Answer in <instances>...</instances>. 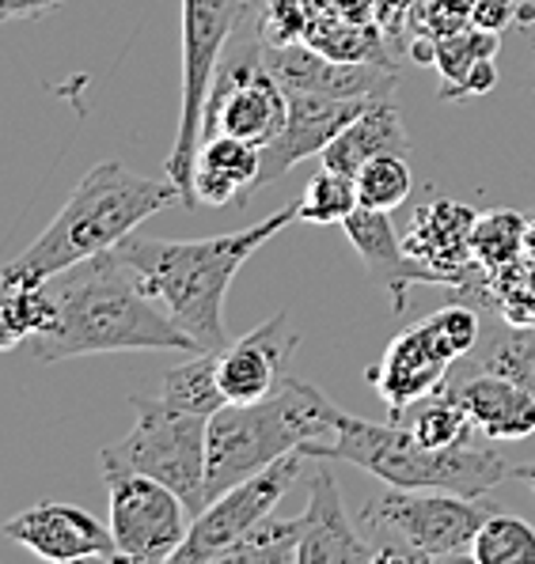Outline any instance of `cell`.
<instances>
[{"label":"cell","mask_w":535,"mask_h":564,"mask_svg":"<svg viewBox=\"0 0 535 564\" xmlns=\"http://www.w3.org/2000/svg\"><path fill=\"white\" fill-rule=\"evenodd\" d=\"M46 289L54 296V323L28 341L42 364L133 349L205 352L115 250L50 276Z\"/></svg>","instance_id":"1"},{"label":"cell","mask_w":535,"mask_h":564,"mask_svg":"<svg viewBox=\"0 0 535 564\" xmlns=\"http://www.w3.org/2000/svg\"><path fill=\"white\" fill-rule=\"evenodd\" d=\"M171 205H183V189L171 175L152 178L118 160L95 163L88 175L76 182L50 228L0 269V292L46 284L50 276L88 262L103 250H115L126 236H133L137 224Z\"/></svg>","instance_id":"2"},{"label":"cell","mask_w":535,"mask_h":564,"mask_svg":"<svg viewBox=\"0 0 535 564\" xmlns=\"http://www.w3.org/2000/svg\"><path fill=\"white\" fill-rule=\"evenodd\" d=\"M297 220V205L258 220L255 228L228 231L210 239H145L126 236L115 254L145 281V289L175 315V323L202 349L221 352L228 345L224 296L232 281L278 231Z\"/></svg>","instance_id":"3"},{"label":"cell","mask_w":535,"mask_h":564,"mask_svg":"<svg viewBox=\"0 0 535 564\" xmlns=\"http://www.w3.org/2000/svg\"><path fill=\"white\" fill-rule=\"evenodd\" d=\"M339 413L315 383L289 376L263 402L221 405L205 429V508L289 451H304L312 458L315 447L334 440Z\"/></svg>","instance_id":"4"},{"label":"cell","mask_w":535,"mask_h":564,"mask_svg":"<svg viewBox=\"0 0 535 564\" xmlns=\"http://www.w3.org/2000/svg\"><path fill=\"white\" fill-rule=\"evenodd\" d=\"M312 458H339L368 470L392 489H445L460 497H486L509 477L505 455L494 440L482 447H426L403 421L373 424L342 410L334 440L312 451Z\"/></svg>","instance_id":"5"},{"label":"cell","mask_w":535,"mask_h":564,"mask_svg":"<svg viewBox=\"0 0 535 564\" xmlns=\"http://www.w3.org/2000/svg\"><path fill=\"white\" fill-rule=\"evenodd\" d=\"M494 508L482 497L445 489H392L361 511V534L376 561H452L471 557V545Z\"/></svg>","instance_id":"6"},{"label":"cell","mask_w":535,"mask_h":564,"mask_svg":"<svg viewBox=\"0 0 535 564\" xmlns=\"http://www.w3.org/2000/svg\"><path fill=\"white\" fill-rule=\"evenodd\" d=\"M482 337L479 311L463 303H448L437 315L403 329L376 368H368V383L387 405V421H399L418 398L445 387L448 371L468 360Z\"/></svg>","instance_id":"7"},{"label":"cell","mask_w":535,"mask_h":564,"mask_svg":"<svg viewBox=\"0 0 535 564\" xmlns=\"http://www.w3.org/2000/svg\"><path fill=\"white\" fill-rule=\"evenodd\" d=\"M258 0H183V107L171 155L163 163L175 186L183 189V205L190 208V178H194V155L202 144L205 102L224 61V50L244 28Z\"/></svg>","instance_id":"8"},{"label":"cell","mask_w":535,"mask_h":564,"mask_svg":"<svg viewBox=\"0 0 535 564\" xmlns=\"http://www.w3.org/2000/svg\"><path fill=\"white\" fill-rule=\"evenodd\" d=\"M129 405L137 410L133 429L126 432L118 444H103L99 455L115 458L157 477L168 489L183 497L190 519L205 511V429L210 416L175 413L160 402V398L129 394Z\"/></svg>","instance_id":"9"},{"label":"cell","mask_w":535,"mask_h":564,"mask_svg":"<svg viewBox=\"0 0 535 564\" xmlns=\"http://www.w3.org/2000/svg\"><path fill=\"white\" fill-rule=\"evenodd\" d=\"M285 118H289V91L266 68L263 31H258L255 15H247L244 28L236 31V39L224 50L210 102H205L202 137L232 133L239 141L266 149L281 133Z\"/></svg>","instance_id":"10"},{"label":"cell","mask_w":535,"mask_h":564,"mask_svg":"<svg viewBox=\"0 0 535 564\" xmlns=\"http://www.w3.org/2000/svg\"><path fill=\"white\" fill-rule=\"evenodd\" d=\"M103 485L110 497V534H115L118 557L137 564L171 561L190 531V511L175 489L157 477L129 470V466L103 458Z\"/></svg>","instance_id":"11"},{"label":"cell","mask_w":535,"mask_h":564,"mask_svg":"<svg viewBox=\"0 0 535 564\" xmlns=\"http://www.w3.org/2000/svg\"><path fill=\"white\" fill-rule=\"evenodd\" d=\"M304 458H308L304 451H289V455H281L266 470H258L255 477H247V481L232 485L228 492H221L202 516L190 519V531L183 538V545L175 550V557H171V564L224 561V553L232 545H239L266 516H274V508L285 500V492L300 481Z\"/></svg>","instance_id":"12"},{"label":"cell","mask_w":535,"mask_h":564,"mask_svg":"<svg viewBox=\"0 0 535 564\" xmlns=\"http://www.w3.org/2000/svg\"><path fill=\"white\" fill-rule=\"evenodd\" d=\"M263 57L285 91H312L331 95V99H392V91L399 88V65L334 61L312 50L308 42L270 46L263 39Z\"/></svg>","instance_id":"13"},{"label":"cell","mask_w":535,"mask_h":564,"mask_svg":"<svg viewBox=\"0 0 535 564\" xmlns=\"http://www.w3.org/2000/svg\"><path fill=\"white\" fill-rule=\"evenodd\" d=\"M0 534L12 538L15 545H28L34 557L54 561V564H73V561H122L110 527L103 531V523L92 511L62 505V500H42L28 511L12 516Z\"/></svg>","instance_id":"14"},{"label":"cell","mask_w":535,"mask_h":564,"mask_svg":"<svg viewBox=\"0 0 535 564\" xmlns=\"http://www.w3.org/2000/svg\"><path fill=\"white\" fill-rule=\"evenodd\" d=\"M376 99H331V95L289 91V118L281 133L263 149V167H258V189L289 175L297 163L323 155L327 144L361 118Z\"/></svg>","instance_id":"15"},{"label":"cell","mask_w":535,"mask_h":564,"mask_svg":"<svg viewBox=\"0 0 535 564\" xmlns=\"http://www.w3.org/2000/svg\"><path fill=\"white\" fill-rule=\"evenodd\" d=\"M297 345L300 337L289 326V311H278L239 341L224 345L217 352V383L224 402L252 405L270 398L285 383V368H289Z\"/></svg>","instance_id":"16"},{"label":"cell","mask_w":535,"mask_h":564,"mask_svg":"<svg viewBox=\"0 0 535 564\" xmlns=\"http://www.w3.org/2000/svg\"><path fill=\"white\" fill-rule=\"evenodd\" d=\"M479 213L463 202L441 197V202L421 205L410 216V228L403 236L410 258H418L421 265H429L441 276L445 289H456V296L474 289V276L482 273L479 262L471 254V231Z\"/></svg>","instance_id":"17"},{"label":"cell","mask_w":535,"mask_h":564,"mask_svg":"<svg viewBox=\"0 0 535 564\" xmlns=\"http://www.w3.org/2000/svg\"><path fill=\"white\" fill-rule=\"evenodd\" d=\"M441 390L468 410L482 440L513 444V440L535 436V394L516 379L482 368H452Z\"/></svg>","instance_id":"18"},{"label":"cell","mask_w":535,"mask_h":564,"mask_svg":"<svg viewBox=\"0 0 535 564\" xmlns=\"http://www.w3.org/2000/svg\"><path fill=\"white\" fill-rule=\"evenodd\" d=\"M368 564L376 561V550L361 531H353L346 505L334 474L315 470L308 489V508L300 516V550L297 564Z\"/></svg>","instance_id":"19"},{"label":"cell","mask_w":535,"mask_h":564,"mask_svg":"<svg viewBox=\"0 0 535 564\" xmlns=\"http://www.w3.org/2000/svg\"><path fill=\"white\" fill-rule=\"evenodd\" d=\"M342 231H346L353 250L361 254L365 269L373 273V281L387 292L392 311L407 307L410 284H441V276H437L434 269L407 254L403 239L395 236V228H392V216L379 213V208L361 205L357 213H350L346 220H342Z\"/></svg>","instance_id":"20"},{"label":"cell","mask_w":535,"mask_h":564,"mask_svg":"<svg viewBox=\"0 0 535 564\" xmlns=\"http://www.w3.org/2000/svg\"><path fill=\"white\" fill-rule=\"evenodd\" d=\"M258 167H263V149L258 144L239 141L232 133L202 137L194 155V178H190V208H224L239 202L244 194L258 189Z\"/></svg>","instance_id":"21"},{"label":"cell","mask_w":535,"mask_h":564,"mask_svg":"<svg viewBox=\"0 0 535 564\" xmlns=\"http://www.w3.org/2000/svg\"><path fill=\"white\" fill-rule=\"evenodd\" d=\"M414 141L403 126V115L392 99H376L373 107L365 110L361 118H353L339 137L323 149V167H334V171H346V175H357L368 160L376 155H410Z\"/></svg>","instance_id":"22"},{"label":"cell","mask_w":535,"mask_h":564,"mask_svg":"<svg viewBox=\"0 0 535 564\" xmlns=\"http://www.w3.org/2000/svg\"><path fill=\"white\" fill-rule=\"evenodd\" d=\"M304 42L334 61H376V65H395V50L387 46L384 31L376 23H350L334 15L331 8L312 15Z\"/></svg>","instance_id":"23"},{"label":"cell","mask_w":535,"mask_h":564,"mask_svg":"<svg viewBox=\"0 0 535 564\" xmlns=\"http://www.w3.org/2000/svg\"><path fill=\"white\" fill-rule=\"evenodd\" d=\"M456 368H482L524 383L535 394V326L524 323H494L479 337L474 352Z\"/></svg>","instance_id":"24"},{"label":"cell","mask_w":535,"mask_h":564,"mask_svg":"<svg viewBox=\"0 0 535 564\" xmlns=\"http://www.w3.org/2000/svg\"><path fill=\"white\" fill-rule=\"evenodd\" d=\"M160 402L175 413H194V416H213L221 405H228L217 383V352L213 349L194 352L186 364L171 368L163 376Z\"/></svg>","instance_id":"25"},{"label":"cell","mask_w":535,"mask_h":564,"mask_svg":"<svg viewBox=\"0 0 535 564\" xmlns=\"http://www.w3.org/2000/svg\"><path fill=\"white\" fill-rule=\"evenodd\" d=\"M524 228L528 216H521L516 208H490L479 213L471 231V254L486 276L502 273V269L516 265L524 254Z\"/></svg>","instance_id":"26"},{"label":"cell","mask_w":535,"mask_h":564,"mask_svg":"<svg viewBox=\"0 0 535 564\" xmlns=\"http://www.w3.org/2000/svg\"><path fill=\"white\" fill-rule=\"evenodd\" d=\"M403 424L421 440L426 447H456L468 444V436L474 432L468 410L456 402L448 390H434V394L418 398L407 413L399 416Z\"/></svg>","instance_id":"27"},{"label":"cell","mask_w":535,"mask_h":564,"mask_svg":"<svg viewBox=\"0 0 535 564\" xmlns=\"http://www.w3.org/2000/svg\"><path fill=\"white\" fill-rule=\"evenodd\" d=\"M54 323V296L46 284H23V289L0 292V352L28 345Z\"/></svg>","instance_id":"28"},{"label":"cell","mask_w":535,"mask_h":564,"mask_svg":"<svg viewBox=\"0 0 535 564\" xmlns=\"http://www.w3.org/2000/svg\"><path fill=\"white\" fill-rule=\"evenodd\" d=\"M361 208L357 197V178L346 175V171L334 167H319L312 178H308L304 194L297 202V220L300 224H342L350 213Z\"/></svg>","instance_id":"29"},{"label":"cell","mask_w":535,"mask_h":564,"mask_svg":"<svg viewBox=\"0 0 535 564\" xmlns=\"http://www.w3.org/2000/svg\"><path fill=\"white\" fill-rule=\"evenodd\" d=\"M471 561L479 564H535V531L516 516H494L482 523L471 545Z\"/></svg>","instance_id":"30"},{"label":"cell","mask_w":535,"mask_h":564,"mask_svg":"<svg viewBox=\"0 0 535 564\" xmlns=\"http://www.w3.org/2000/svg\"><path fill=\"white\" fill-rule=\"evenodd\" d=\"M297 550H300V516L297 519L266 516L244 542L232 545V550L224 553V561H232V564H297Z\"/></svg>","instance_id":"31"},{"label":"cell","mask_w":535,"mask_h":564,"mask_svg":"<svg viewBox=\"0 0 535 564\" xmlns=\"http://www.w3.org/2000/svg\"><path fill=\"white\" fill-rule=\"evenodd\" d=\"M497 50H502V34L486 31V28H474V23H468V28L456 31V34L437 39L434 68L445 80L441 88H456V84H460L482 57H497Z\"/></svg>","instance_id":"32"},{"label":"cell","mask_w":535,"mask_h":564,"mask_svg":"<svg viewBox=\"0 0 535 564\" xmlns=\"http://www.w3.org/2000/svg\"><path fill=\"white\" fill-rule=\"evenodd\" d=\"M357 197L365 208H379V213H392V208L407 205L410 197V167H407V155H376V160H368L365 167L357 171Z\"/></svg>","instance_id":"33"},{"label":"cell","mask_w":535,"mask_h":564,"mask_svg":"<svg viewBox=\"0 0 535 564\" xmlns=\"http://www.w3.org/2000/svg\"><path fill=\"white\" fill-rule=\"evenodd\" d=\"M312 15L315 8L308 0H266L263 15H258V31L270 46H289V42H304Z\"/></svg>","instance_id":"34"},{"label":"cell","mask_w":535,"mask_h":564,"mask_svg":"<svg viewBox=\"0 0 535 564\" xmlns=\"http://www.w3.org/2000/svg\"><path fill=\"white\" fill-rule=\"evenodd\" d=\"M474 0H414L410 4V39L414 34H429V39H445L471 23Z\"/></svg>","instance_id":"35"},{"label":"cell","mask_w":535,"mask_h":564,"mask_svg":"<svg viewBox=\"0 0 535 564\" xmlns=\"http://www.w3.org/2000/svg\"><path fill=\"white\" fill-rule=\"evenodd\" d=\"M497 88V65L494 57H482L479 65L463 76L456 88H441V102H456V99H471V95H486Z\"/></svg>","instance_id":"36"},{"label":"cell","mask_w":535,"mask_h":564,"mask_svg":"<svg viewBox=\"0 0 535 564\" xmlns=\"http://www.w3.org/2000/svg\"><path fill=\"white\" fill-rule=\"evenodd\" d=\"M516 20V0H474V28H486L502 34L509 23Z\"/></svg>","instance_id":"37"},{"label":"cell","mask_w":535,"mask_h":564,"mask_svg":"<svg viewBox=\"0 0 535 564\" xmlns=\"http://www.w3.org/2000/svg\"><path fill=\"white\" fill-rule=\"evenodd\" d=\"M65 4V0H0V23L8 20H31V15H42L50 8Z\"/></svg>","instance_id":"38"},{"label":"cell","mask_w":535,"mask_h":564,"mask_svg":"<svg viewBox=\"0 0 535 564\" xmlns=\"http://www.w3.org/2000/svg\"><path fill=\"white\" fill-rule=\"evenodd\" d=\"M331 12L350 23H376V0H331Z\"/></svg>","instance_id":"39"},{"label":"cell","mask_w":535,"mask_h":564,"mask_svg":"<svg viewBox=\"0 0 535 564\" xmlns=\"http://www.w3.org/2000/svg\"><path fill=\"white\" fill-rule=\"evenodd\" d=\"M509 477H521L524 485L535 492V463H521V466H509Z\"/></svg>","instance_id":"40"},{"label":"cell","mask_w":535,"mask_h":564,"mask_svg":"<svg viewBox=\"0 0 535 564\" xmlns=\"http://www.w3.org/2000/svg\"><path fill=\"white\" fill-rule=\"evenodd\" d=\"M524 254L535 258V216H528V228H524Z\"/></svg>","instance_id":"41"},{"label":"cell","mask_w":535,"mask_h":564,"mask_svg":"<svg viewBox=\"0 0 535 564\" xmlns=\"http://www.w3.org/2000/svg\"><path fill=\"white\" fill-rule=\"evenodd\" d=\"M308 4H312L315 12H323V8H331V0H308Z\"/></svg>","instance_id":"42"},{"label":"cell","mask_w":535,"mask_h":564,"mask_svg":"<svg viewBox=\"0 0 535 564\" xmlns=\"http://www.w3.org/2000/svg\"><path fill=\"white\" fill-rule=\"evenodd\" d=\"M258 4H266V0H258Z\"/></svg>","instance_id":"43"}]
</instances>
